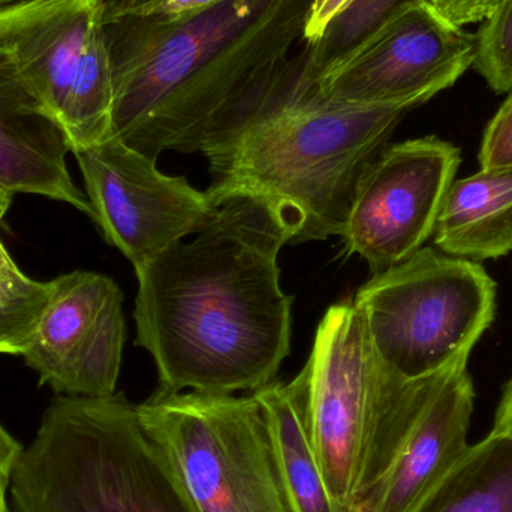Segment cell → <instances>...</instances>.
Listing matches in <instances>:
<instances>
[{
    "instance_id": "277c9868",
    "label": "cell",
    "mask_w": 512,
    "mask_h": 512,
    "mask_svg": "<svg viewBox=\"0 0 512 512\" xmlns=\"http://www.w3.org/2000/svg\"><path fill=\"white\" fill-rule=\"evenodd\" d=\"M11 495L18 512H191L123 394L56 397Z\"/></svg>"
},
{
    "instance_id": "d6986e66",
    "label": "cell",
    "mask_w": 512,
    "mask_h": 512,
    "mask_svg": "<svg viewBox=\"0 0 512 512\" xmlns=\"http://www.w3.org/2000/svg\"><path fill=\"white\" fill-rule=\"evenodd\" d=\"M474 66L496 93L512 90V0H501L481 21Z\"/></svg>"
},
{
    "instance_id": "484cf974",
    "label": "cell",
    "mask_w": 512,
    "mask_h": 512,
    "mask_svg": "<svg viewBox=\"0 0 512 512\" xmlns=\"http://www.w3.org/2000/svg\"><path fill=\"white\" fill-rule=\"evenodd\" d=\"M351 0H312L309 17L304 27V41L312 42L319 38L328 21L342 11Z\"/></svg>"
},
{
    "instance_id": "ac0fdd59",
    "label": "cell",
    "mask_w": 512,
    "mask_h": 512,
    "mask_svg": "<svg viewBox=\"0 0 512 512\" xmlns=\"http://www.w3.org/2000/svg\"><path fill=\"white\" fill-rule=\"evenodd\" d=\"M423 0H351L337 12L319 38L307 42L298 59V75L306 83H318L345 65L372 42L397 15Z\"/></svg>"
},
{
    "instance_id": "ba28073f",
    "label": "cell",
    "mask_w": 512,
    "mask_h": 512,
    "mask_svg": "<svg viewBox=\"0 0 512 512\" xmlns=\"http://www.w3.org/2000/svg\"><path fill=\"white\" fill-rule=\"evenodd\" d=\"M307 370L310 436L331 498L355 512L364 474L402 376L376 354L354 301L319 322Z\"/></svg>"
},
{
    "instance_id": "603a6c76",
    "label": "cell",
    "mask_w": 512,
    "mask_h": 512,
    "mask_svg": "<svg viewBox=\"0 0 512 512\" xmlns=\"http://www.w3.org/2000/svg\"><path fill=\"white\" fill-rule=\"evenodd\" d=\"M114 6L141 17L180 18L212 8L225 0H110Z\"/></svg>"
},
{
    "instance_id": "8992f818",
    "label": "cell",
    "mask_w": 512,
    "mask_h": 512,
    "mask_svg": "<svg viewBox=\"0 0 512 512\" xmlns=\"http://www.w3.org/2000/svg\"><path fill=\"white\" fill-rule=\"evenodd\" d=\"M355 307L382 363L420 379L469 361L496 315V283L480 262L424 246L373 274Z\"/></svg>"
},
{
    "instance_id": "52a82bcc",
    "label": "cell",
    "mask_w": 512,
    "mask_h": 512,
    "mask_svg": "<svg viewBox=\"0 0 512 512\" xmlns=\"http://www.w3.org/2000/svg\"><path fill=\"white\" fill-rule=\"evenodd\" d=\"M105 0L0 5V54L59 123L71 153L111 137L113 74Z\"/></svg>"
},
{
    "instance_id": "30bf717a",
    "label": "cell",
    "mask_w": 512,
    "mask_h": 512,
    "mask_svg": "<svg viewBox=\"0 0 512 512\" xmlns=\"http://www.w3.org/2000/svg\"><path fill=\"white\" fill-rule=\"evenodd\" d=\"M462 155L453 143L424 137L385 147L364 170L342 237L346 255H360L382 273L424 248L435 233Z\"/></svg>"
},
{
    "instance_id": "5b68a950",
    "label": "cell",
    "mask_w": 512,
    "mask_h": 512,
    "mask_svg": "<svg viewBox=\"0 0 512 512\" xmlns=\"http://www.w3.org/2000/svg\"><path fill=\"white\" fill-rule=\"evenodd\" d=\"M135 411L191 512H292L252 394L159 385Z\"/></svg>"
},
{
    "instance_id": "4fadbf2b",
    "label": "cell",
    "mask_w": 512,
    "mask_h": 512,
    "mask_svg": "<svg viewBox=\"0 0 512 512\" xmlns=\"http://www.w3.org/2000/svg\"><path fill=\"white\" fill-rule=\"evenodd\" d=\"M126 342L123 292L111 277L77 270L48 282L24 361L59 396L116 394Z\"/></svg>"
},
{
    "instance_id": "2e32d148",
    "label": "cell",
    "mask_w": 512,
    "mask_h": 512,
    "mask_svg": "<svg viewBox=\"0 0 512 512\" xmlns=\"http://www.w3.org/2000/svg\"><path fill=\"white\" fill-rule=\"evenodd\" d=\"M433 236L439 251L469 261L512 254V168L454 180Z\"/></svg>"
},
{
    "instance_id": "4316f807",
    "label": "cell",
    "mask_w": 512,
    "mask_h": 512,
    "mask_svg": "<svg viewBox=\"0 0 512 512\" xmlns=\"http://www.w3.org/2000/svg\"><path fill=\"white\" fill-rule=\"evenodd\" d=\"M493 432L511 433L512 435V376L505 385L504 394H502L501 402L496 409Z\"/></svg>"
},
{
    "instance_id": "7402d4cb",
    "label": "cell",
    "mask_w": 512,
    "mask_h": 512,
    "mask_svg": "<svg viewBox=\"0 0 512 512\" xmlns=\"http://www.w3.org/2000/svg\"><path fill=\"white\" fill-rule=\"evenodd\" d=\"M48 282H36L21 273L0 242V303L12 304L47 294Z\"/></svg>"
},
{
    "instance_id": "7c38bea8",
    "label": "cell",
    "mask_w": 512,
    "mask_h": 512,
    "mask_svg": "<svg viewBox=\"0 0 512 512\" xmlns=\"http://www.w3.org/2000/svg\"><path fill=\"white\" fill-rule=\"evenodd\" d=\"M477 39L429 2L397 15L345 65L315 84L322 98L370 107H418L474 66Z\"/></svg>"
},
{
    "instance_id": "3957f363",
    "label": "cell",
    "mask_w": 512,
    "mask_h": 512,
    "mask_svg": "<svg viewBox=\"0 0 512 512\" xmlns=\"http://www.w3.org/2000/svg\"><path fill=\"white\" fill-rule=\"evenodd\" d=\"M408 111L322 98L297 68L282 89L203 144L207 195L216 207L240 195L264 201L292 245L340 236L364 170Z\"/></svg>"
},
{
    "instance_id": "9a60e30c",
    "label": "cell",
    "mask_w": 512,
    "mask_h": 512,
    "mask_svg": "<svg viewBox=\"0 0 512 512\" xmlns=\"http://www.w3.org/2000/svg\"><path fill=\"white\" fill-rule=\"evenodd\" d=\"M252 396L264 414L292 512H340L325 483L310 436L306 367L292 381H273Z\"/></svg>"
},
{
    "instance_id": "f1b7e54d",
    "label": "cell",
    "mask_w": 512,
    "mask_h": 512,
    "mask_svg": "<svg viewBox=\"0 0 512 512\" xmlns=\"http://www.w3.org/2000/svg\"><path fill=\"white\" fill-rule=\"evenodd\" d=\"M9 2H14V0H0V3H9Z\"/></svg>"
},
{
    "instance_id": "8fae6325",
    "label": "cell",
    "mask_w": 512,
    "mask_h": 512,
    "mask_svg": "<svg viewBox=\"0 0 512 512\" xmlns=\"http://www.w3.org/2000/svg\"><path fill=\"white\" fill-rule=\"evenodd\" d=\"M87 200L105 240L135 270L192 236L216 210L183 176H165L149 156L116 137L75 153Z\"/></svg>"
},
{
    "instance_id": "6da1fadb",
    "label": "cell",
    "mask_w": 512,
    "mask_h": 512,
    "mask_svg": "<svg viewBox=\"0 0 512 512\" xmlns=\"http://www.w3.org/2000/svg\"><path fill=\"white\" fill-rule=\"evenodd\" d=\"M189 237L135 270V345L168 390L255 393L291 349L294 298L277 264L291 231L267 203L240 195Z\"/></svg>"
},
{
    "instance_id": "44dd1931",
    "label": "cell",
    "mask_w": 512,
    "mask_h": 512,
    "mask_svg": "<svg viewBox=\"0 0 512 512\" xmlns=\"http://www.w3.org/2000/svg\"><path fill=\"white\" fill-rule=\"evenodd\" d=\"M483 135L480 149L481 170H510L512 168V90Z\"/></svg>"
},
{
    "instance_id": "ffe728a7",
    "label": "cell",
    "mask_w": 512,
    "mask_h": 512,
    "mask_svg": "<svg viewBox=\"0 0 512 512\" xmlns=\"http://www.w3.org/2000/svg\"><path fill=\"white\" fill-rule=\"evenodd\" d=\"M45 297L47 294L20 303H0V355L23 357L32 342Z\"/></svg>"
},
{
    "instance_id": "e0dca14e",
    "label": "cell",
    "mask_w": 512,
    "mask_h": 512,
    "mask_svg": "<svg viewBox=\"0 0 512 512\" xmlns=\"http://www.w3.org/2000/svg\"><path fill=\"white\" fill-rule=\"evenodd\" d=\"M417 512H512V435L471 445Z\"/></svg>"
},
{
    "instance_id": "5bb4252c",
    "label": "cell",
    "mask_w": 512,
    "mask_h": 512,
    "mask_svg": "<svg viewBox=\"0 0 512 512\" xmlns=\"http://www.w3.org/2000/svg\"><path fill=\"white\" fill-rule=\"evenodd\" d=\"M69 152L59 123L0 54V182L14 194L71 204L93 221L90 201L74 185L66 167Z\"/></svg>"
},
{
    "instance_id": "d4e9b609",
    "label": "cell",
    "mask_w": 512,
    "mask_h": 512,
    "mask_svg": "<svg viewBox=\"0 0 512 512\" xmlns=\"http://www.w3.org/2000/svg\"><path fill=\"white\" fill-rule=\"evenodd\" d=\"M23 450L20 442L0 424V512H11L6 504V492L11 489L12 474Z\"/></svg>"
},
{
    "instance_id": "cb8c5ba5",
    "label": "cell",
    "mask_w": 512,
    "mask_h": 512,
    "mask_svg": "<svg viewBox=\"0 0 512 512\" xmlns=\"http://www.w3.org/2000/svg\"><path fill=\"white\" fill-rule=\"evenodd\" d=\"M457 26L481 23L501 0H426Z\"/></svg>"
},
{
    "instance_id": "7a4b0ae2",
    "label": "cell",
    "mask_w": 512,
    "mask_h": 512,
    "mask_svg": "<svg viewBox=\"0 0 512 512\" xmlns=\"http://www.w3.org/2000/svg\"><path fill=\"white\" fill-rule=\"evenodd\" d=\"M312 0H225L180 18L105 0L113 74L111 137L158 161L201 152L216 132L285 86Z\"/></svg>"
},
{
    "instance_id": "9c48e42d",
    "label": "cell",
    "mask_w": 512,
    "mask_h": 512,
    "mask_svg": "<svg viewBox=\"0 0 512 512\" xmlns=\"http://www.w3.org/2000/svg\"><path fill=\"white\" fill-rule=\"evenodd\" d=\"M468 363L402 379L382 421L355 512H417L465 456L475 400Z\"/></svg>"
},
{
    "instance_id": "83f0119b",
    "label": "cell",
    "mask_w": 512,
    "mask_h": 512,
    "mask_svg": "<svg viewBox=\"0 0 512 512\" xmlns=\"http://www.w3.org/2000/svg\"><path fill=\"white\" fill-rule=\"evenodd\" d=\"M12 198H14V192L0 182V222H2L3 216L11 207Z\"/></svg>"
},
{
    "instance_id": "f546056e",
    "label": "cell",
    "mask_w": 512,
    "mask_h": 512,
    "mask_svg": "<svg viewBox=\"0 0 512 512\" xmlns=\"http://www.w3.org/2000/svg\"><path fill=\"white\" fill-rule=\"evenodd\" d=\"M0 5H5V3H0Z\"/></svg>"
}]
</instances>
